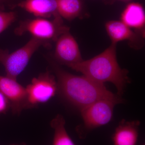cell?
I'll return each instance as SVG.
<instances>
[{
	"label": "cell",
	"instance_id": "obj_6",
	"mask_svg": "<svg viewBox=\"0 0 145 145\" xmlns=\"http://www.w3.org/2000/svg\"><path fill=\"white\" fill-rule=\"evenodd\" d=\"M27 109L45 103L58 93L57 80L48 71L33 78L26 87Z\"/></svg>",
	"mask_w": 145,
	"mask_h": 145
},
{
	"label": "cell",
	"instance_id": "obj_5",
	"mask_svg": "<svg viewBox=\"0 0 145 145\" xmlns=\"http://www.w3.org/2000/svg\"><path fill=\"white\" fill-rule=\"evenodd\" d=\"M117 104L114 101L104 99L80 110L84 125L78 130L80 137L85 138L89 131L108 123L112 119L114 107Z\"/></svg>",
	"mask_w": 145,
	"mask_h": 145
},
{
	"label": "cell",
	"instance_id": "obj_8",
	"mask_svg": "<svg viewBox=\"0 0 145 145\" xmlns=\"http://www.w3.org/2000/svg\"><path fill=\"white\" fill-rule=\"evenodd\" d=\"M0 91L9 101L13 114H20L24 109H27L26 88L17 80L0 75Z\"/></svg>",
	"mask_w": 145,
	"mask_h": 145
},
{
	"label": "cell",
	"instance_id": "obj_11",
	"mask_svg": "<svg viewBox=\"0 0 145 145\" xmlns=\"http://www.w3.org/2000/svg\"><path fill=\"white\" fill-rule=\"evenodd\" d=\"M105 27L112 43L117 44L119 42L128 40L131 44H134L140 40L139 35L121 21H108Z\"/></svg>",
	"mask_w": 145,
	"mask_h": 145
},
{
	"label": "cell",
	"instance_id": "obj_14",
	"mask_svg": "<svg viewBox=\"0 0 145 145\" xmlns=\"http://www.w3.org/2000/svg\"><path fill=\"white\" fill-rule=\"evenodd\" d=\"M63 117L58 114L50 123L54 130L52 145H75L67 131Z\"/></svg>",
	"mask_w": 145,
	"mask_h": 145
},
{
	"label": "cell",
	"instance_id": "obj_9",
	"mask_svg": "<svg viewBox=\"0 0 145 145\" xmlns=\"http://www.w3.org/2000/svg\"><path fill=\"white\" fill-rule=\"evenodd\" d=\"M18 7L24 9L37 18L48 19L61 17L57 11L56 0H24Z\"/></svg>",
	"mask_w": 145,
	"mask_h": 145
},
{
	"label": "cell",
	"instance_id": "obj_3",
	"mask_svg": "<svg viewBox=\"0 0 145 145\" xmlns=\"http://www.w3.org/2000/svg\"><path fill=\"white\" fill-rule=\"evenodd\" d=\"M51 43L31 37L20 48L12 52L0 48V63L4 67L6 76L17 80L28 65L34 53L42 46L49 48Z\"/></svg>",
	"mask_w": 145,
	"mask_h": 145
},
{
	"label": "cell",
	"instance_id": "obj_19",
	"mask_svg": "<svg viewBox=\"0 0 145 145\" xmlns=\"http://www.w3.org/2000/svg\"><path fill=\"white\" fill-rule=\"evenodd\" d=\"M25 145V144H23V143H22V144H12V145Z\"/></svg>",
	"mask_w": 145,
	"mask_h": 145
},
{
	"label": "cell",
	"instance_id": "obj_13",
	"mask_svg": "<svg viewBox=\"0 0 145 145\" xmlns=\"http://www.w3.org/2000/svg\"><path fill=\"white\" fill-rule=\"evenodd\" d=\"M57 11L62 18L72 20L79 17L82 10L81 0H56Z\"/></svg>",
	"mask_w": 145,
	"mask_h": 145
},
{
	"label": "cell",
	"instance_id": "obj_2",
	"mask_svg": "<svg viewBox=\"0 0 145 145\" xmlns=\"http://www.w3.org/2000/svg\"><path fill=\"white\" fill-rule=\"evenodd\" d=\"M116 46L117 44L111 43L101 54L69 68L101 84L112 83L117 88V95L121 97L129 80L127 71L121 68L117 61Z\"/></svg>",
	"mask_w": 145,
	"mask_h": 145
},
{
	"label": "cell",
	"instance_id": "obj_18",
	"mask_svg": "<svg viewBox=\"0 0 145 145\" xmlns=\"http://www.w3.org/2000/svg\"><path fill=\"white\" fill-rule=\"evenodd\" d=\"M117 1H121L123 2H128L131 1V0H117Z\"/></svg>",
	"mask_w": 145,
	"mask_h": 145
},
{
	"label": "cell",
	"instance_id": "obj_10",
	"mask_svg": "<svg viewBox=\"0 0 145 145\" xmlns=\"http://www.w3.org/2000/svg\"><path fill=\"white\" fill-rule=\"evenodd\" d=\"M140 125V122L138 121H127L122 120L112 136L113 145H136Z\"/></svg>",
	"mask_w": 145,
	"mask_h": 145
},
{
	"label": "cell",
	"instance_id": "obj_4",
	"mask_svg": "<svg viewBox=\"0 0 145 145\" xmlns=\"http://www.w3.org/2000/svg\"><path fill=\"white\" fill-rule=\"evenodd\" d=\"M68 30L69 27L63 24L61 17L52 20L36 18L20 22L14 33L17 36L28 33L32 37L51 43L56 41L61 34Z\"/></svg>",
	"mask_w": 145,
	"mask_h": 145
},
{
	"label": "cell",
	"instance_id": "obj_7",
	"mask_svg": "<svg viewBox=\"0 0 145 145\" xmlns=\"http://www.w3.org/2000/svg\"><path fill=\"white\" fill-rule=\"evenodd\" d=\"M55 42L54 57L58 62L69 67L82 61L78 42L69 30L61 34Z\"/></svg>",
	"mask_w": 145,
	"mask_h": 145
},
{
	"label": "cell",
	"instance_id": "obj_17",
	"mask_svg": "<svg viewBox=\"0 0 145 145\" xmlns=\"http://www.w3.org/2000/svg\"><path fill=\"white\" fill-rule=\"evenodd\" d=\"M10 108L9 101L0 91V115L6 113Z\"/></svg>",
	"mask_w": 145,
	"mask_h": 145
},
{
	"label": "cell",
	"instance_id": "obj_1",
	"mask_svg": "<svg viewBox=\"0 0 145 145\" xmlns=\"http://www.w3.org/2000/svg\"><path fill=\"white\" fill-rule=\"evenodd\" d=\"M50 64L57 80L58 93L80 110L104 99L114 101L117 104L123 103V101L121 97L108 90L104 84L84 75L71 74L52 61Z\"/></svg>",
	"mask_w": 145,
	"mask_h": 145
},
{
	"label": "cell",
	"instance_id": "obj_15",
	"mask_svg": "<svg viewBox=\"0 0 145 145\" xmlns=\"http://www.w3.org/2000/svg\"><path fill=\"white\" fill-rule=\"evenodd\" d=\"M17 15L14 11L0 10V34L16 21Z\"/></svg>",
	"mask_w": 145,
	"mask_h": 145
},
{
	"label": "cell",
	"instance_id": "obj_16",
	"mask_svg": "<svg viewBox=\"0 0 145 145\" xmlns=\"http://www.w3.org/2000/svg\"><path fill=\"white\" fill-rule=\"evenodd\" d=\"M22 0H0V10H4L6 7L10 9L17 7Z\"/></svg>",
	"mask_w": 145,
	"mask_h": 145
},
{
	"label": "cell",
	"instance_id": "obj_12",
	"mask_svg": "<svg viewBox=\"0 0 145 145\" xmlns=\"http://www.w3.org/2000/svg\"><path fill=\"white\" fill-rule=\"evenodd\" d=\"M120 21L131 29H143L145 25V12L142 5L138 3H130L121 14Z\"/></svg>",
	"mask_w": 145,
	"mask_h": 145
}]
</instances>
